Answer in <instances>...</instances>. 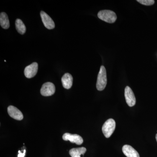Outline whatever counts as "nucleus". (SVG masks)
Listing matches in <instances>:
<instances>
[{
  "mask_svg": "<svg viewBox=\"0 0 157 157\" xmlns=\"http://www.w3.org/2000/svg\"><path fill=\"white\" fill-rule=\"evenodd\" d=\"M107 84V73L105 67L102 66L98 73L96 87L99 91L103 90Z\"/></svg>",
  "mask_w": 157,
  "mask_h": 157,
  "instance_id": "obj_1",
  "label": "nucleus"
},
{
  "mask_svg": "<svg viewBox=\"0 0 157 157\" xmlns=\"http://www.w3.org/2000/svg\"><path fill=\"white\" fill-rule=\"evenodd\" d=\"M98 17L101 20L109 23H113L116 21L117 17L115 12L110 10H105L99 11Z\"/></svg>",
  "mask_w": 157,
  "mask_h": 157,
  "instance_id": "obj_2",
  "label": "nucleus"
},
{
  "mask_svg": "<svg viewBox=\"0 0 157 157\" xmlns=\"http://www.w3.org/2000/svg\"><path fill=\"white\" fill-rule=\"evenodd\" d=\"M116 122L113 119H109L106 121L103 127L102 132L106 138H109L115 130Z\"/></svg>",
  "mask_w": 157,
  "mask_h": 157,
  "instance_id": "obj_3",
  "label": "nucleus"
},
{
  "mask_svg": "<svg viewBox=\"0 0 157 157\" xmlns=\"http://www.w3.org/2000/svg\"><path fill=\"white\" fill-rule=\"evenodd\" d=\"M55 91L56 88L54 84L51 82H47L42 86L40 93L42 95L48 97L53 95Z\"/></svg>",
  "mask_w": 157,
  "mask_h": 157,
  "instance_id": "obj_4",
  "label": "nucleus"
},
{
  "mask_svg": "<svg viewBox=\"0 0 157 157\" xmlns=\"http://www.w3.org/2000/svg\"><path fill=\"white\" fill-rule=\"evenodd\" d=\"M124 96L127 104L129 107H133L136 104V98L133 91L129 86L125 89Z\"/></svg>",
  "mask_w": 157,
  "mask_h": 157,
  "instance_id": "obj_5",
  "label": "nucleus"
},
{
  "mask_svg": "<svg viewBox=\"0 0 157 157\" xmlns=\"http://www.w3.org/2000/svg\"><path fill=\"white\" fill-rule=\"evenodd\" d=\"M63 140H69L71 143L76 144L77 145H81L83 143V140L82 137L79 135L76 134H71L70 133H66L63 136Z\"/></svg>",
  "mask_w": 157,
  "mask_h": 157,
  "instance_id": "obj_6",
  "label": "nucleus"
},
{
  "mask_svg": "<svg viewBox=\"0 0 157 157\" xmlns=\"http://www.w3.org/2000/svg\"><path fill=\"white\" fill-rule=\"evenodd\" d=\"M38 64L37 63H33L26 67L24 74L27 78H32L36 76L38 72Z\"/></svg>",
  "mask_w": 157,
  "mask_h": 157,
  "instance_id": "obj_7",
  "label": "nucleus"
},
{
  "mask_svg": "<svg viewBox=\"0 0 157 157\" xmlns=\"http://www.w3.org/2000/svg\"><path fill=\"white\" fill-rule=\"evenodd\" d=\"M41 18L42 22L45 27L48 29H52L55 27V25L52 19L48 14L43 11L40 12Z\"/></svg>",
  "mask_w": 157,
  "mask_h": 157,
  "instance_id": "obj_8",
  "label": "nucleus"
},
{
  "mask_svg": "<svg viewBox=\"0 0 157 157\" xmlns=\"http://www.w3.org/2000/svg\"><path fill=\"white\" fill-rule=\"evenodd\" d=\"M8 112L11 117L17 121H21L23 119L22 113L16 107L10 106L8 107Z\"/></svg>",
  "mask_w": 157,
  "mask_h": 157,
  "instance_id": "obj_9",
  "label": "nucleus"
},
{
  "mask_svg": "<svg viewBox=\"0 0 157 157\" xmlns=\"http://www.w3.org/2000/svg\"><path fill=\"white\" fill-rule=\"evenodd\" d=\"M122 151L127 157H140L137 151L130 145H124L122 147Z\"/></svg>",
  "mask_w": 157,
  "mask_h": 157,
  "instance_id": "obj_10",
  "label": "nucleus"
},
{
  "mask_svg": "<svg viewBox=\"0 0 157 157\" xmlns=\"http://www.w3.org/2000/svg\"><path fill=\"white\" fill-rule=\"evenodd\" d=\"M62 82L63 86L66 89H69L73 85V78L71 74L65 73L62 78Z\"/></svg>",
  "mask_w": 157,
  "mask_h": 157,
  "instance_id": "obj_11",
  "label": "nucleus"
},
{
  "mask_svg": "<svg viewBox=\"0 0 157 157\" xmlns=\"http://www.w3.org/2000/svg\"><path fill=\"white\" fill-rule=\"evenodd\" d=\"M86 151V149L85 147H78L71 149L69 154L72 157H83V155Z\"/></svg>",
  "mask_w": 157,
  "mask_h": 157,
  "instance_id": "obj_12",
  "label": "nucleus"
},
{
  "mask_svg": "<svg viewBox=\"0 0 157 157\" xmlns=\"http://www.w3.org/2000/svg\"><path fill=\"white\" fill-rule=\"evenodd\" d=\"M0 24L2 28L6 29L10 27L9 17L5 12H2L0 14Z\"/></svg>",
  "mask_w": 157,
  "mask_h": 157,
  "instance_id": "obj_13",
  "label": "nucleus"
},
{
  "mask_svg": "<svg viewBox=\"0 0 157 157\" xmlns=\"http://www.w3.org/2000/svg\"><path fill=\"white\" fill-rule=\"evenodd\" d=\"M15 27L16 30L19 34L23 35L25 33L26 29V27L22 21L20 19H16L15 21Z\"/></svg>",
  "mask_w": 157,
  "mask_h": 157,
  "instance_id": "obj_14",
  "label": "nucleus"
},
{
  "mask_svg": "<svg viewBox=\"0 0 157 157\" xmlns=\"http://www.w3.org/2000/svg\"><path fill=\"white\" fill-rule=\"evenodd\" d=\"M137 1L142 5L147 6H151L155 3L154 0H137Z\"/></svg>",
  "mask_w": 157,
  "mask_h": 157,
  "instance_id": "obj_15",
  "label": "nucleus"
},
{
  "mask_svg": "<svg viewBox=\"0 0 157 157\" xmlns=\"http://www.w3.org/2000/svg\"><path fill=\"white\" fill-rule=\"evenodd\" d=\"M18 152H19V154L18 155V157H24L25 155L26 150H24L23 153L21 152V151H20Z\"/></svg>",
  "mask_w": 157,
  "mask_h": 157,
  "instance_id": "obj_16",
  "label": "nucleus"
},
{
  "mask_svg": "<svg viewBox=\"0 0 157 157\" xmlns=\"http://www.w3.org/2000/svg\"><path fill=\"white\" fill-rule=\"evenodd\" d=\"M156 140H157V134H156Z\"/></svg>",
  "mask_w": 157,
  "mask_h": 157,
  "instance_id": "obj_17",
  "label": "nucleus"
}]
</instances>
